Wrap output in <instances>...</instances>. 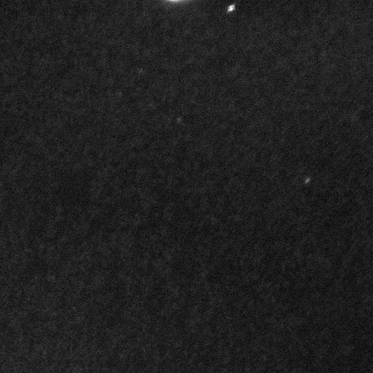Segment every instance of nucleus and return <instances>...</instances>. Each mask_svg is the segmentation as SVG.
<instances>
[]
</instances>
